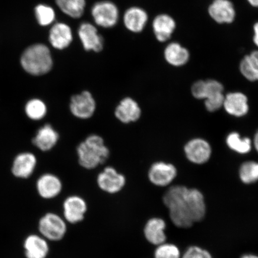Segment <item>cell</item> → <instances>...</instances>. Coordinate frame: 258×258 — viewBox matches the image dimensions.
<instances>
[{
    "instance_id": "obj_37",
    "label": "cell",
    "mask_w": 258,
    "mask_h": 258,
    "mask_svg": "<svg viewBox=\"0 0 258 258\" xmlns=\"http://www.w3.org/2000/svg\"><path fill=\"white\" fill-rule=\"evenodd\" d=\"M240 258H258V256L256 254L248 253L243 254Z\"/></svg>"
},
{
    "instance_id": "obj_12",
    "label": "cell",
    "mask_w": 258,
    "mask_h": 258,
    "mask_svg": "<svg viewBox=\"0 0 258 258\" xmlns=\"http://www.w3.org/2000/svg\"><path fill=\"white\" fill-rule=\"evenodd\" d=\"M36 189L41 199L52 200L62 192L63 183L59 176L53 173H46L38 177Z\"/></svg>"
},
{
    "instance_id": "obj_36",
    "label": "cell",
    "mask_w": 258,
    "mask_h": 258,
    "mask_svg": "<svg viewBox=\"0 0 258 258\" xmlns=\"http://www.w3.org/2000/svg\"><path fill=\"white\" fill-rule=\"evenodd\" d=\"M249 5L254 8H258V0H246Z\"/></svg>"
},
{
    "instance_id": "obj_16",
    "label": "cell",
    "mask_w": 258,
    "mask_h": 258,
    "mask_svg": "<svg viewBox=\"0 0 258 258\" xmlns=\"http://www.w3.org/2000/svg\"><path fill=\"white\" fill-rule=\"evenodd\" d=\"M166 222L159 217L151 218L146 222L144 227V235L148 243L158 246L167 240Z\"/></svg>"
},
{
    "instance_id": "obj_22",
    "label": "cell",
    "mask_w": 258,
    "mask_h": 258,
    "mask_svg": "<svg viewBox=\"0 0 258 258\" xmlns=\"http://www.w3.org/2000/svg\"><path fill=\"white\" fill-rule=\"evenodd\" d=\"M166 62L174 67H182L189 62L190 52L188 48L178 42H171L164 50Z\"/></svg>"
},
{
    "instance_id": "obj_27",
    "label": "cell",
    "mask_w": 258,
    "mask_h": 258,
    "mask_svg": "<svg viewBox=\"0 0 258 258\" xmlns=\"http://www.w3.org/2000/svg\"><path fill=\"white\" fill-rule=\"evenodd\" d=\"M25 111L27 117L34 121H40L46 117L47 106L43 100L33 98L25 105Z\"/></svg>"
},
{
    "instance_id": "obj_4",
    "label": "cell",
    "mask_w": 258,
    "mask_h": 258,
    "mask_svg": "<svg viewBox=\"0 0 258 258\" xmlns=\"http://www.w3.org/2000/svg\"><path fill=\"white\" fill-rule=\"evenodd\" d=\"M67 224L63 217L54 212H47L38 221V234L49 242L60 241L67 233Z\"/></svg>"
},
{
    "instance_id": "obj_34",
    "label": "cell",
    "mask_w": 258,
    "mask_h": 258,
    "mask_svg": "<svg viewBox=\"0 0 258 258\" xmlns=\"http://www.w3.org/2000/svg\"><path fill=\"white\" fill-rule=\"evenodd\" d=\"M253 43L258 48V22L253 25Z\"/></svg>"
},
{
    "instance_id": "obj_26",
    "label": "cell",
    "mask_w": 258,
    "mask_h": 258,
    "mask_svg": "<svg viewBox=\"0 0 258 258\" xmlns=\"http://www.w3.org/2000/svg\"><path fill=\"white\" fill-rule=\"evenodd\" d=\"M56 3L60 11L71 18H80L85 12L86 0H56Z\"/></svg>"
},
{
    "instance_id": "obj_14",
    "label": "cell",
    "mask_w": 258,
    "mask_h": 258,
    "mask_svg": "<svg viewBox=\"0 0 258 258\" xmlns=\"http://www.w3.org/2000/svg\"><path fill=\"white\" fill-rule=\"evenodd\" d=\"M23 247L26 258H47L50 253L49 241L40 234L28 235Z\"/></svg>"
},
{
    "instance_id": "obj_29",
    "label": "cell",
    "mask_w": 258,
    "mask_h": 258,
    "mask_svg": "<svg viewBox=\"0 0 258 258\" xmlns=\"http://www.w3.org/2000/svg\"><path fill=\"white\" fill-rule=\"evenodd\" d=\"M35 15L38 23L43 27L52 24L56 17L54 9L45 5H38L35 9Z\"/></svg>"
},
{
    "instance_id": "obj_6",
    "label": "cell",
    "mask_w": 258,
    "mask_h": 258,
    "mask_svg": "<svg viewBox=\"0 0 258 258\" xmlns=\"http://www.w3.org/2000/svg\"><path fill=\"white\" fill-rule=\"evenodd\" d=\"M126 177L112 166H106L96 177L98 188L109 195H116L126 185Z\"/></svg>"
},
{
    "instance_id": "obj_9",
    "label": "cell",
    "mask_w": 258,
    "mask_h": 258,
    "mask_svg": "<svg viewBox=\"0 0 258 258\" xmlns=\"http://www.w3.org/2000/svg\"><path fill=\"white\" fill-rule=\"evenodd\" d=\"M176 167L173 164L157 161L152 164L148 172V178L153 185L165 187L172 183L177 176Z\"/></svg>"
},
{
    "instance_id": "obj_5",
    "label": "cell",
    "mask_w": 258,
    "mask_h": 258,
    "mask_svg": "<svg viewBox=\"0 0 258 258\" xmlns=\"http://www.w3.org/2000/svg\"><path fill=\"white\" fill-rule=\"evenodd\" d=\"M96 101L92 93L88 90L77 93L71 97L70 111L74 117L80 120L91 118L96 111Z\"/></svg>"
},
{
    "instance_id": "obj_13",
    "label": "cell",
    "mask_w": 258,
    "mask_h": 258,
    "mask_svg": "<svg viewBox=\"0 0 258 258\" xmlns=\"http://www.w3.org/2000/svg\"><path fill=\"white\" fill-rule=\"evenodd\" d=\"M114 115L121 123L131 124L140 120L142 116V109L136 100L127 96L122 98L116 106Z\"/></svg>"
},
{
    "instance_id": "obj_28",
    "label": "cell",
    "mask_w": 258,
    "mask_h": 258,
    "mask_svg": "<svg viewBox=\"0 0 258 258\" xmlns=\"http://www.w3.org/2000/svg\"><path fill=\"white\" fill-rule=\"evenodd\" d=\"M239 177L244 184L250 185L258 181V162L248 161L240 167Z\"/></svg>"
},
{
    "instance_id": "obj_8",
    "label": "cell",
    "mask_w": 258,
    "mask_h": 258,
    "mask_svg": "<svg viewBox=\"0 0 258 258\" xmlns=\"http://www.w3.org/2000/svg\"><path fill=\"white\" fill-rule=\"evenodd\" d=\"M92 16L97 25L104 28H110L117 24L119 11L114 3L102 1L96 3L93 6Z\"/></svg>"
},
{
    "instance_id": "obj_24",
    "label": "cell",
    "mask_w": 258,
    "mask_h": 258,
    "mask_svg": "<svg viewBox=\"0 0 258 258\" xmlns=\"http://www.w3.org/2000/svg\"><path fill=\"white\" fill-rule=\"evenodd\" d=\"M239 70L245 79L250 82L258 81V50L251 51L240 61Z\"/></svg>"
},
{
    "instance_id": "obj_17",
    "label": "cell",
    "mask_w": 258,
    "mask_h": 258,
    "mask_svg": "<svg viewBox=\"0 0 258 258\" xmlns=\"http://www.w3.org/2000/svg\"><path fill=\"white\" fill-rule=\"evenodd\" d=\"M223 107L229 115L235 117H244L249 110V101L243 93H229L225 96Z\"/></svg>"
},
{
    "instance_id": "obj_7",
    "label": "cell",
    "mask_w": 258,
    "mask_h": 258,
    "mask_svg": "<svg viewBox=\"0 0 258 258\" xmlns=\"http://www.w3.org/2000/svg\"><path fill=\"white\" fill-rule=\"evenodd\" d=\"M62 217L68 224H77L85 219L88 211L86 200L79 195H71L64 200Z\"/></svg>"
},
{
    "instance_id": "obj_18",
    "label": "cell",
    "mask_w": 258,
    "mask_h": 258,
    "mask_svg": "<svg viewBox=\"0 0 258 258\" xmlns=\"http://www.w3.org/2000/svg\"><path fill=\"white\" fill-rule=\"evenodd\" d=\"M176 28V22L175 19L168 14L157 15L153 22V30L155 37L160 43H165L169 41Z\"/></svg>"
},
{
    "instance_id": "obj_19",
    "label": "cell",
    "mask_w": 258,
    "mask_h": 258,
    "mask_svg": "<svg viewBox=\"0 0 258 258\" xmlns=\"http://www.w3.org/2000/svg\"><path fill=\"white\" fill-rule=\"evenodd\" d=\"M37 160L32 153H22L16 157L13 163V175L18 178L28 179L36 168Z\"/></svg>"
},
{
    "instance_id": "obj_32",
    "label": "cell",
    "mask_w": 258,
    "mask_h": 258,
    "mask_svg": "<svg viewBox=\"0 0 258 258\" xmlns=\"http://www.w3.org/2000/svg\"><path fill=\"white\" fill-rule=\"evenodd\" d=\"M181 258H214L207 250L198 246H191L187 248L182 254Z\"/></svg>"
},
{
    "instance_id": "obj_10",
    "label": "cell",
    "mask_w": 258,
    "mask_h": 258,
    "mask_svg": "<svg viewBox=\"0 0 258 258\" xmlns=\"http://www.w3.org/2000/svg\"><path fill=\"white\" fill-rule=\"evenodd\" d=\"M208 12L212 20L218 24H231L236 18V10L230 0H213Z\"/></svg>"
},
{
    "instance_id": "obj_25",
    "label": "cell",
    "mask_w": 258,
    "mask_h": 258,
    "mask_svg": "<svg viewBox=\"0 0 258 258\" xmlns=\"http://www.w3.org/2000/svg\"><path fill=\"white\" fill-rule=\"evenodd\" d=\"M226 144L231 150L239 154L249 153L252 148V142L250 138L242 137L235 132L228 135L226 138Z\"/></svg>"
},
{
    "instance_id": "obj_31",
    "label": "cell",
    "mask_w": 258,
    "mask_h": 258,
    "mask_svg": "<svg viewBox=\"0 0 258 258\" xmlns=\"http://www.w3.org/2000/svg\"><path fill=\"white\" fill-rule=\"evenodd\" d=\"M225 95L223 92L215 93L206 98L205 101V108L209 112H215L223 107Z\"/></svg>"
},
{
    "instance_id": "obj_15",
    "label": "cell",
    "mask_w": 258,
    "mask_h": 258,
    "mask_svg": "<svg viewBox=\"0 0 258 258\" xmlns=\"http://www.w3.org/2000/svg\"><path fill=\"white\" fill-rule=\"evenodd\" d=\"M78 33L80 40L86 51L100 52L104 48V39L98 33L97 28L92 24L85 22L81 24Z\"/></svg>"
},
{
    "instance_id": "obj_1",
    "label": "cell",
    "mask_w": 258,
    "mask_h": 258,
    "mask_svg": "<svg viewBox=\"0 0 258 258\" xmlns=\"http://www.w3.org/2000/svg\"><path fill=\"white\" fill-rule=\"evenodd\" d=\"M163 202L168 209L171 221L177 227H191L205 217V197L198 189L182 185L170 186L164 194Z\"/></svg>"
},
{
    "instance_id": "obj_35",
    "label": "cell",
    "mask_w": 258,
    "mask_h": 258,
    "mask_svg": "<svg viewBox=\"0 0 258 258\" xmlns=\"http://www.w3.org/2000/svg\"><path fill=\"white\" fill-rule=\"evenodd\" d=\"M253 143L254 147L258 153V131L256 132L255 135H254Z\"/></svg>"
},
{
    "instance_id": "obj_23",
    "label": "cell",
    "mask_w": 258,
    "mask_h": 258,
    "mask_svg": "<svg viewBox=\"0 0 258 258\" xmlns=\"http://www.w3.org/2000/svg\"><path fill=\"white\" fill-rule=\"evenodd\" d=\"M148 16L143 9L132 7L125 11L123 22L128 31L139 33L144 30L147 24Z\"/></svg>"
},
{
    "instance_id": "obj_2",
    "label": "cell",
    "mask_w": 258,
    "mask_h": 258,
    "mask_svg": "<svg viewBox=\"0 0 258 258\" xmlns=\"http://www.w3.org/2000/svg\"><path fill=\"white\" fill-rule=\"evenodd\" d=\"M80 166L86 170H93L105 163L110 156L104 138L98 134H91L77 147Z\"/></svg>"
},
{
    "instance_id": "obj_3",
    "label": "cell",
    "mask_w": 258,
    "mask_h": 258,
    "mask_svg": "<svg viewBox=\"0 0 258 258\" xmlns=\"http://www.w3.org/2000/svg\"><path fill=\"white\" fill-rule=\"evenodd\" d=\"M21 64L30 75L41 76L50 72L53 66L49 48L43 44H35L28 47L22 53Z\"/></svg>"
},
{
    "instance_id": "obj_33",
    "label": "cell",
    "mask_w": 258,
    "mask_h": 258,
    "mask_svg": "<svg viewBox=\"0 0 258 258\" xmlns=\"http://www.w3.org/2000/svg\"><path fill=\"white\" fill-rule=\"evenodd\" d=\"M191 93L195 98L205 99V80L197 81L191 87Z\"/></svg>"
},
{
    "instance_id": "obj_11",
    "label": "cell",
    "mask_w": 258,
    "mask_h": 258,
    "mask_svg": "<svg viewBox=\"0 0 258 258\" xmlns=\"http://www.w3.org/2000/svg\"><path fill=\"white\" fill-rule=\"evenodd\" d=\"M184 153L190 162L203 164L207 163L211 159L212 147L204 139L194 138L185 144Z\"/></svg>"
},
{
    "instance_id": "obj_20",
    "label": "cell",
    "mask_w": 258,
    "mask_h": 258,
    "mask_svg": "<svg viewBox=\"0 0 258 258\" xmlns=\"http://www.w3.org/2000/svg\"><path fill=\"white\" fill-rule=\"evenodd\" d=\"M48 40L51 46L57 50H63L72 43L73 35L72 28L67 24L58 22L51 27Z\"/></svg>"
},
{
    "instance_id": "obj_30",
    "label": "cell",
    "mask_w": 258,
    "mask_h": 258,
    "mask_svg": "<svg viewBox=\"0 0 258 258\" xmlns=\"http://www.w3.org/2000/svg\"><path fill=\"white\" fill-rule=\"evenodd\" d=\"M179 248L173 243H164L158 245L154 251V258H181Z\"/></svg>"
},
{
    "instance_id": "obj_21",
    "label": "cell",
    "mask_w": 258,
    "mask_h": 258,
    "mask_svg": "<svg viewBox=\"0 0 258 258\" xmlns=\"http://www.w3.org/2000/svg\"><path fill=\"white\" fill-rule=\"evenodd\" d=\"M59 140V134L52 125L46 124L38 129L32 143L41 151L52 150Z\"/></svg>"
}]
</instances>
